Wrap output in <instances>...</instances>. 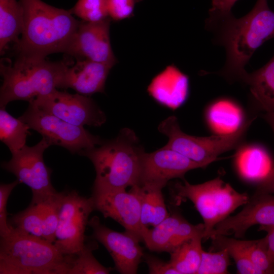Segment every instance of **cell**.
I'll return each instance as SVG.
<instances>
[{"mask_svg": "<svg viewBox=\"0 0 274 274\" xmlns=\"http://www.w3.org/2000/svg\"><path fill=\"white\" fill-rule=\"evenodd\" d=\"M229 254L225 249L215 252L202 250L201 259L197 274L228 273Z\"/></svg>", "mask_w": 274, "mask_h": 274, "instance_id": "obj_32", "label": "cell"}, {"mask_svg": "<svg viewBox=\"0 0 274 274\" xmlns=\"http://www.w3.org/2000/svg\"><path fill=\"white\" fill-rule=\"evenodd\" d=\"M249 87L253 100L266 112H274V55L263 66L248 73L243 81Z\"/></svg>", "mask_w": 274, "mask_h": 274, "instance_id": "obj_21", "label": "cell"}, {"mask_svg": "<svg viewBox=\"0 0 274 274\" xmlns=\"http://www.w3.org/2000/svg\"><path fill=\"white\" fill-rule=\"evenodd\" d=\"M70 11L87 22H98L110 17L107 0H78Z\"/></svg>", "mask_w": 274, "mask_h": 274, "instance_id": "obj_31", "label": "cell"}, {"mask_svg": "<svg viewBox=\"0 0 274 274\" xmlns=\"http://www.w3.org/2000/svg\"><path fill=\"white\" fill-rule=\"evenodd\" d=\"M252 121L245 123L232 134L196 136L184 132L180 127L177 118L171 116L159 124L158 130L168 139L165 147L206 167L218 160L222 153L240 147Z\"/></svg>", "mask_w": 274, "mask_h": 274, "instance_id": "obj_7", "label": "cell"}, {"mask_svg": "<svg viewBox=\"0 0 274 274\" xmlns=\"http://www.w3.org/2000/svg\"><path fill=\"white\" fill-rule=\"evenodd\" d=\"M206 117L210 128L218 135L234 133L244 124L242 109L228 99L213 102L207 110Z\"/></svg>", "mask_w": 274, "mask_h": 274, "instance_id": "obj_20", "label": "cell"}, {"mask_svg": "<svg viewBox=\"0 0 274 274\" xmlns=\"http://www.w3.org/2000/svg\"><path fill=\"white\" fill-rule=\"evenodd\" d=\"M28 125L9 114L5 109L0 110V139L9 149L12 155L21 150L30 135Z\"/></svg>", "mask_w": 274, "mask_h": 274, "instance_id": "obj_27", "label": "cell"}, {"mask_svg": "<svg viewBox=\"0 0 274 274\" xmlns=\"http://www.w3.org/2000/svg\"><path fill=\"white\" fill-rule=\"evenodd\" d=\"M249 254L253 263L263 274L274 273V265L269 255L266 236L250 241Z\"/></svg>", "mask_w": 274, "mask_h": 274, "instance_id": "obj_33", "label": "cell"}, {"mask_svg": "<svg viewBox=\"0 0 274 274\" xmlns=\"http://www.w3.org/2000/svg\"><path fill=\"white\" fill-rule=\"evenodd\" d=\"M255 225L260 227L274 226L273 194L255 192L240 212L228 216L215 226L210 238L230 234L241 238Z\"/></svg>", "mask_w": 274, "mask_h": 274, "instance_id": "obj_16", "label": "cell"}, {"mask_svg": "<svg viewBox=\"0 0 274 274\" xmlns=\"http://www.w3.org/2000/svg\"><path fill=\"white\" fill-rule=\"evenodd\" d=\"M112 66L87 59H77L66 67L60 88H71L78 93L90 96L103 93Z\"/></svg>", "mask_w": 274, "mask_h": 274, "instance_id": "obj_17", "label": "cell"}, {"mask_svg": "<svg viewBox=\"0 0 274 274\" xmlns=\"http://www.w3.org/2000/svg\"><path fill=\"white\" fill-rule=\"evenodd\" d=\"M93 230V237L108 251L115 263V269L120 273L135 274L144 257L141 242L133 234L125 231H114L102 224L94 216L88 224Z\"/></svg>", "mask_w": 274, "mask_h": 274, "instance_id": "obj_14", "label": "cell"}, {"mask_svg": "<svg viewBox=\"0 0 274 274\" xmlns=\"http://www.w3.org/2000/svg\"><path fill=\"white\" fill-rule=\"evenodd\" d=\"M177 196L188 198L194 204L203 219L204 239L211 237L215 226L238 207L245 204L249 197L239 193L219 177L204 183L193 185L185 179L175 184Z\"/></svg>", "mask_w": 274, "mask_h": 274, "instance_id": "obj_6", "label": "cell"}, {"mask_svg": "<svg viewBox=\"0 0 274 274\" xmlns=\"http://www.w3.org/2000/svg\"><path fill=\"white\" fill-rule=\"evenodd\" d=\"M147 91L158 104L176 110L188 97L189 77L174 64L169 65L153 78Z\"/></svg>", "mask_w": 274, "mask_h": 274, "instance_id": "obj_18", "label": "cell"}, {"mask_svg": "<svg viewBox=\"0 0 274 274\" xmlns=\"http://www.w3.org/2000/svg\"><path fill=\"white\" fill-rule=\"evenodd\" d=\"M151 274H180L169 262H166L150 255L144 256Z\"/></svg>", "mask_w": 274, "mask_h": 274, "instance_id": "obj_38", "label": "cell"}, {"mask_svg": "<svg viewBox=\"0 0 274 274\" xmlns=\"http://www.w3.org/2000/svg\"><path fill=\"white\" fill-rule=\"evenodd\" d=\"M183 217L178 214L169 215L160 223L146 229L143 234V242L150 251L168 252L175 232Z\"/></svg>", "mask_w": 274, "mask_h": 274, "instance_id": "obj_26", "label": "cell"}, {"mask_svg": "<svg viewBox=\"0 0 274 274\" xmlns=\"http://www.w3.org/2000/svg\"><path fill=\"white\" fill-rule=\"evenodd\" d=\"M238 0H212L209 16L206 22L215 21L231 14V9Z\"/></svg>", "mask_w": 274, "mask_h": 274, "instance_id": "obj_37", "label": "cell"}, {"mask_svg": "<svg viewBox=\"0 0 274 274\" xmlns=\"http://www.w3.org/2000/svg\"><path fill=\"white\" fill-rule=\"evenodd\" d=\"M93 210L92 197H83L76 191L63 192L54 242L63 254H75L84 246L85 228Z\"/></svg>", "mask_w": 274, "mask_h": 274, "instance_id": "obj_9", "label": "cell"}, {"mask_svg": "<svg viewBox=\"0 0 274 274\" xmlns=\"http://www.w3.org/2000/svg\"><path fill=\"white\" fill-rule=\"evenodd\" d=\"M20 182L18 180L0 186V235L4 237L12 233L13 230L7 219V205L9 197L13 189Z\"/></svg>", "mask_w": 274, "mask_h": 274, "instance_id": "obj_35", "label": "cell"}, {"mask_svg": "<svg viewBox=\"0 0 274 274\" xmlns=\"http://www.w3.org/2000/svg\"><path fill=\"white\" fill-rule=\"evenodd\" d=\"M207 29L214 35V42L226 51L223 67L217 72L230 82L243 80L245 67L251 57L266 41L274 39V11L267 0H257L253 9L237 18L231 13L215 21L206 22Z\"/></svg>", "mask_w": 274, "mask_h": 274, "instance_id": "obj_1", "label": "cell"}, {"mask_svg": "<svg viewBox=\"0 0 274 274\" xmlns=\"http://www.w3.org/2000/svg\"><path fill=\"white\" fill-rule=\"evenodd\" d=\"M142 0H107L109 16L112 20L120 21L133 16L134 7Z\"/></svg>", "mask_w": 274, "mask_h": 274, "instance_id": "obj_36", "label": "cell"}, {"mask_svg": "<svg viewBox=\"0 0 274 274\" xmlns=\"http://www.w3.org/2000/svg\"><path fill=\"white\" fill-rule=\"evenodd\" d=\"M112 19L100 21L79 22L65 53L76 59H87L113 66L117 59L110 38Z\"/></svg>", "mask_w": 274, "mask_h": 274, "instance_id": "obj_13", "label": "cell"}, {"mask_svg": "<svg viewBox=\"0 0 274 274\" xmlns=\"http://www.w3.org/2000/svg\"><path fill=\"white\" fill-rule=\"evenodd\" d=\"M23 24V12L19 0H0L1 55L9 43L18 42Z\"/></svg>", "mask_w": 274, "mask_h": 274, "instance_id": "obj_23", "label": "cell"}, {"mask_svg": "<svg viewBox=\"0 0 274 274\" xmlns=\"http://www.w3.org/2000/svg\"><path fill=\"white\" fill-rule=\"evenodd\" d=\"M53 145L46 137L32 147L25 145L21 150L12 154L2 167L12 173L20 183L29 187L32 193V199H39L57 191L51 181V170L45 164L43 154L46 149Z\"/></svg>", "mask_w": 274, "mask_h": 274, "instance_id": "obj_10", "label": "cell"}, {"mask_svg": "<svg viewBox=\"0 0 274 274\" xmlns=\"http://www.w3.org/2000/svg\"><path fill=\"white\" fill-rule=\"evenodd\" d=\"M37 108L74 125L99 127L106 121L104 112L88 96L56 89L29 102Z\"/></svg>", "mask_w": 274, "mask_h": 274, "instance_id": "obj_11", "label": "cell"}, {"mask_svg": "<svg viewBox=\"0 0 274 274\" xmlns=\"http://www.w3.org/2000/svg\"><path fill=\"white\" fill-rule=\"evenodd\" d=\"M97 248L94 243L85 244L78 252L71 254L68 274H107L112 269L101 265L94 257L93 251Z\"/></svg>", "mask_w": 274, "mask_h": 274, "instance_id": "obj_30", "label": "cell"}, {"mask_svg": "<svg viewBox=\"0 0 274 274\" xmlns=\"http://www.w3.org/2000/svg\"><path fill=\"white\" fill-rule=\"evenodd\" d=\"M141 199V220L144 231L155 226L168 214L162 190L163 187L153 184L136 185Z\"/></svg>", "mask_w": 274, "mask_h": 274, "instance_id": "obj_22", "label": "cell"}, {"mask_svg": "<svg viewBox=\"0 0 274 274\" xmlns=\"http://www.w3.org/2000/svg\"><path fill=\"white\" fill-rule=\"evenodd\" d=\"M264 118L274 133V112H266ZM255 192L274 194V165L268 176L264 181L258 184Z\"/></svg>", "mask_w": 274, "mask_h": 274, "instance_id": "obj_39", "label": "cell"}, {"mask_svg": "<svg viewBox=\"0 0 274 274\" xmlns=\"http://www.w3.org/2000/svg\"><path fill=\"white\" fill-rule=\"evenodd\" d=\"M235 164L244 179L258 184L268 176L273 166L267 151L256 145L239 147L235 155Z\"/></svg>", "mask_w": 274, "mask_h": 274, "instance_id": "obj_19", "label": "cell"}, {"mask_svg": "<svg viewBox=\"0 0 274 274\" xmlns=\"http://www.w3.org/2000/svg\"><path fill=\"white\" fill-rule=\"evenodd\" d=\"M213 249H225L235 261L237 273L240 274H263L252 262L249 254L250 241L229 238L225 235H217L211 238Z\"/></svg>", "mask_w": 274, "mask_h": 274, "instance_id": "obj_24", "label": "cell"}, {"mask_svg": "<svg viewBox=\"0 0 274 274\" xmlns=\"http://www.w3.org/2000/svg\"><path fill=\"white\" fill-rule=\"evenodd\" d=\"M203 168L200 164L165 146L153 152L143 154L140 184H153L165 186L175 178L184 180L189 170Z\"/></svg>", "mask_w": 274, "mask_h": 274, "instance_id": "obj_15", "label": "cell"}, {"mask_svg": "<svg viewBox=\"0 0 274 274\" xmlns=\"http://www.w3.org/2000/svg\"><path fill=\"white\" fill-rule=\"evenodd\" d=\"M94 210L105 218H111L143 241L144 230L141 220V199L136 186L126 189L93 192Z\"/></svg>", "mask_w": 274, "mask_h": 274, "instance_id": "obj_12", "label": "cell"}, {"mask_svg": "<svg viewBox=\"0 0 274 274\" xmlns=\"http://www.w3.org/2000/svg\"><path fill=\"white\" fill-rule=\"evenodd\" d=\"M145 150L135 132L122 129L114 139L82 151L80 155L93 163L96 177L93 192L126 189L140 184Z\"/></svg>", "mask_w": 274, "mask_h": 274, "instance_id": "obj_3", "label": "cell"}, {"mask_svg": "<svg viewBox=\"0 0 274 274\" xmlns=\"http://www.w3.org/2000/svg\"><path fill=\"white\" fill-rule=\"evenodd\" d=\"M19 119L30 129L48 138L53 145L65 148L72 154L79 155L82 151L99 146L104 142L83 126L69 123L30 104Z\"/></svg>", "mask_w": 274, "mask_h": 274, "instance_id": "obj_8", "label": "cell"}, {"mask_svg": "<svg viewBox=\"0 0 274 274\" xmlns=\"http://www.w3.org/2000/svg\"><path fill=\"white\" fill-rule=\"evenodd\" d=\"M69 65L63 60L51 62L45 58L19 55L13 63H1L3 82L0 90L1 108L5 109L14 100L30 102L60 88Z\"/></svg>", "mask_w": 274, "mask_h": 274, "instance_id": "obj_4", "label": "cell"}, {"mask_svg": "<svg viewBox=\"0 0 274 274\" xmlns=\"http://www.w3.org/2000/svg\"><path fill=\"white\" fill-rule=\"evenodd\" d=\"M204 231L203 224L193 225L183 218L178 226L170 244L168 252H170L176 247L183 243L193 237L201 236L203 237Z\"/></svg>", "mask_w": 274, "mask_h": 274, "instance_id": "obj_34", "label": "cell"}, {"mask_svg": "<svg viewBox=\"0 0 274 274\" xmlns=\"http://www.w3.org/2000/svg\"><path fill=\"white\" fill-rule=\"evenodd\" d=\"M13 231L26 236L44 239L39 204L31 200L29 207L8 220Z\"/></svg>", "mask_w": 274, "mask_h": 274, "instance_id": "obj_28", "label": "cell"}, {"mask_svg": "<svg viewBox=\"0 0 274 274\" xmlns=\"http://www.w3.org/2000/svg\"><path fill=\"white\" fill-rule=\"evenodd\" d=\"M203 237L190 239L173 249L170 252L169 263L180 274L197 273L200 265Z\"/></svg>", "mask_w": 274, "mask_h": 274, "instance_id": "obj_25", "label": "cell"}, {"mask_svg": "<svg viewBox=\"0 0 274 274\" xmlns=\"http://www.w3.org/2000/svg\"><path fill=\"white\" fill-rule=\"evenodd\" d=\"M70 254L46 240L14 231L1 237L0 274H68Z\"/></svg>", "mask_w": 274, "mask_h": 274, "instance_id": "obj_5", "label": "cell"}, {"mask_svg": "<svg viewBox=\"0 0 274 274\" xmlns=\"http://www.w3.org/2000/svg\"><path fill=\"white\" fill-rule=\"evenodd\" d=\"M23 12L21 38L15 47L18 55L43 58L65 52L78 26L70 10L41 0H19Z\"/></svg>", "mask_w": 274, "mask_h": 274, "instance_id": "obj_2", "label": "cell"}, {"mask_svg": "<svg viewBox=\"0 0 274 274\" xmlns=\"http://www.w3.org/2000/svg\"><path fill=\"white\" fill-rule=\"evenodd\" d=\"M259 230H264L267 232L265 236L267 239L269 255L274 265V226H261Z\"/></svg>", "mask_w": 274, "mask_h": 274, "instance_id": "obj_40", "label": "cell"}, {"mask_svg": "<svg viewBox=\"0 0 274 274\" xmlns=\"http://www.w3.org/2000/svg\"><path fill=\"white\" fill-rule=\"evenodd\" d=\"M63 193V192H57L39 199H32V201L37 202L39 206L44 238L53 244Z\"/></svg>", "mask_w": 274, "mask_h": 274, "instance_id": "obj_29", "label": "cell"}]
</instances>
